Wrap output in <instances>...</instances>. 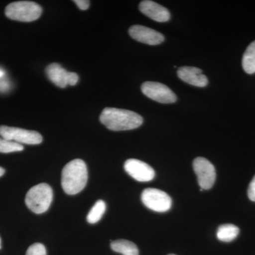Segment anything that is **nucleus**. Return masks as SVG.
Segmentation results:
<instances>
[{
    "mask_svg": "<svg viewBox=\"0 0 255 255\" xmlns=\"http://www.w3.org/2000/svg\"><path fill=\"white\" fill-rule=\"evenodd\" d=\"M101 123L114 131L132 130L142 125L141 116L132 111L117 108H105L101 114Z\"/></svg>",
    "mask_w": 255,
    "mask_h": 255,
    "instance_id": "nucleus-1",
    "label": "nucleus"
},
{
    "mask_svg": "<svg viewBox=\"0 0 255 255\" xmlns=\"http://www.w3.org/2000/svg\"><path fill=\"white\" fill-rule=\"evenodd\" d=\"M87 179L88 171L86 164L82 159L70 161L62 171V187L69 195H75L83 190Z\"/></svg>",
    "mask_w": 255,
    "mask_h": 255,
    "instance_id": "nucleus-2",
    "label": "nucleus"
},
{
    "mask_svg": "<svg viewBox=\"0 0 255 255\" xmlns=\"http://www.w3.org/2000/svg\"><path fill=\"white\" fill-rule=\"evenodd\" d=\"M53 196V190L50 185L42 183L29 189L25 198V203L32 212L41 214L49 209Z\"/></svg>",
    "mask_w": 255,
    "mask_h": 255,
    "instance_id": "nucleus-3",
    "label": "nucleus"
},
{
    "mask_svg": "<svg viewBox=\"0 0 255 255\" xmlns=\"http://www.w3.org/2000/svg\"><path fill=\"white\" fill-rule=\"evenodd\" d=\"M41 6L34 1H14L7 5L5 14L10 19L22 22L36 21L42 14Z\"/></svg>",
    "mask_w": 255,
    "mask_h": 255,
    "instance_id": "nucleus-4",
    "label": "nucleus"
},
{
    "mask_svg": "<svg viewBox=\"0 0 255 255\" xmlns=\"http://www.w3.org/2000/svg\"><path fill=\"white\" fill-rule=\"evenodd\" d=\"M0 136L6 140L27 145H38L43 141V137L38 132L6 126H0Z\"/></svg>",
    "mask_w": 255,
    "mask_h": 255,
    "instance_id": "nucleus-5",
    "label": "nucleus"
},
{
    "mask_svg": "<svg viewBox=\"0 0 255 255\" xmlns=\"http://www.w3.org/2000/svg\"><path fill=\"white\" fill-rule=\"evenodd\" d=\"M141 200L146 207L156 212H166L172 206V199L167 193L152 188L142 191Z\"/></svg>",
    "mask_w": 255,
    "mask_h": 255,
    "instance_id": "nucleus-6",
    "label": "nucleus"
},
{
    "mask_svg": "<svg viewBox=\"0 0 255 255\" xmlns=\"http://www.w3.org/2000/svg\"><path fill=\"white\" fill-rule=\"evenodd\" d=\"M198 183L203 190H208L214 186L216 181V169L214 164L204 157H196L193 162Z\"/></svg>",
    "mask_w": 255,
    "mask_h": 255,
    "instance_id": "nucleus-7",
    "label": "nucleus"
},
{
    "mask_svg": "<svg viewBox=\"0 0 255 255\" xmlns=\"http://www.w3.org/2000/svg\"><path fill=\"white\" fill-rule=\"evenodd\" d=\"M141 91L146 97L159 103L172 104L177 101L175 94L170 88L159 82H144L141 86Z\"/></svg>",
    "mask_w": 255,
    "mask_h": 255,
    "instance_id": "nucleus-8",
    "label": "nucleus"
},
{
    "mask_svg": "<svg viewBox=\"0 0 255 255\" xmlns=\"http://www.w3.org/2000/svg\"><path fill=\"white\" fill-rule=\"evenodd\" d=\"M124 169L130 177L138 182H150L155 175L153 168L139 159H128L124 164Z\"/></svg>",
    "mask_w": 255,
    "mask_h": 255,
    "instance_id": "nucleus-9",
    "label": "nucleus"
},
{
    "mask_svg": "<svg viewBox=\"0 0 255 255\" xmlns=\"http://www.w3.org/2000/svg\"><path fill=\"white\" fill-rule=\"evenodd\" d=\"M128 33L135 41L151 46L160 44L164 41V36L162 33L141 25L132 26L129 28Z\"/></svg>",
    "mask_w": 255,
    "mask_h": 255,
    "instance_id": "nucleus-10",
    "label": "nucleus"
},
{
    "mask_svg": "<svg viewBox=\"0 0 255 255\" xmlns=\"http://www.w3.org/2000/svg\"><path fill=\"white\" fill-rule=\"evenodd\" d=\"M139 9L142 14L157 22H166L170 18L168 9L153 1H141L139 4Z\"/></svg>",
    "mask_w": 255,
    "mask_h": 255,
    "instance_id": "nucleus-11",
    "label": "nucleus"
},
{
    "mask_svg": "<svg viewBox=\"0 0 255 255\" xmlns=\"http://www.w3.org/2000/svg\"><path fill=\"white\" fill-rule=\"evenodd\" d=\"M177 75L182 81L198 87H204L208 85L207 78L201 69L195 67L184 66L178 69Z\"/></svg>",
    "mask_w": 255,
    "mask_h": 255,
    "instance_id": "nucleus-12",
    "label": "nucleus"
},
{
    "mask_svg": "<svg viewBox=\"0 0 255 255\" xmlns=\"http://www.w3.org/2000/svg\"><path fill=\"white\" fill-rule=\"evenodd\" d=\"M46 74L50 81L56 86L60 88L68 86L69 72L66 71L59 64L52 63L48 65L46 68Z\"/></svg>",
    "mask_w": 255,
    "mask_h": 255,
    "instance_id": "nucleus-13",
    "label": "nucleus"
},
{
    "mask_svg": "<svg viewBox=\"0 0 255 255\" xmlns=\"http://www.w3.org/2000/svg\"><path fill=\"white\" fill-rule=\"evenodd\" d=\"M111 248L112 251L123 255H139L137 247L132 242L127 240H118L112 242Z\"/></svg>",
    "mask_w": 255,
    "mask_h": 255,
    "instance_id": "nucleus-14",
    "label": "nucleus"
},
{
    "mask_svg": "<svg viewBox=\"0 0 255 255\" xmlns=\"http://www.w3.org/2000/svg\"><path fill=\"white\" fill-rule=\"evenodd\" d=\"M240 229L233 224L221 225L218 229L217 238L219 241L229 243L236 239L239 235Z\"/></svg>",
    "mask_w": 255,
    "mask_h": 255,
    "instance_id": "nucleus-15",
    "label": "nucleus"
},
{
    "mask_svg": "<svg viewBox=\"0 0 255 255\" xmlns=\"http://www.w3.org/2000/svg\"><path fill=\"white\" fill-rule=\"evenodd\" d=\"M243 68L248 74L255 73V41L250 44L243 57Z\"/></svg>",
    "mask_w": 255,
    "mask_h": 255,
    "instance_id": "nucleus-16",
    "label": "nucleus"
},
{
    "mask_svg": "<svg viewBox=\"0 0 255 255\" xmlns=\"http://www.w3.org/2000/svg\"><path fill=\"white\" fill-rule=\"evenodd\" d=\"M106 204L102 200L97 201L95 205L90 210L87 216V222L90 224H95L100 221L106 211Z\"/></svg>",
    "mask_w": 255,
    "mask_h": 255,
    "instance_id": "nucleus-17",
    "label": "nucleus"
},
{
    "mask_svg": "<svg viewBox=\"0 0 255 255\" xmlns=\"http://www.w3.org/2000/svg\"><path fill=\"white\" fill-rule=\"evenodd\" d=\"M23 150V146L11 140L0 137V152L9 153V152H19Z\"/></svg>",
    "mask_w": 255,
    "mask_h": 255,
    "instance_id": "nucleus-18",
    "label": "nucleus"
},
{
    "mask_svg": "<svg viewBox=\"0 0 255 255\" xmlns=\"http://www.w3.org/2000/svg\"><path fill=\"white\" fill-rule=\"evenodd\" d=\"M26 255H46V249L41 243H34L28 248Z\"/></svg>",
    "mask_w": 255,
    "mask_h": 255,
    "instance_id": "nucleus-19",
    "label": "nucleus"
},
{
    "mask_svg": "<svg viewBox=\"0 0 255 255\" xmlns=\"http://www.w3.org/2000/svg\"><path fill=\"white\" fill-rule=\"evenodd\" d=\"M10 88H11V84L7 79L4 78L0 80V93L8 92Z\"/></svg>",
    "mask_w": 255,
    "mask_h": 255,
    "instance_id": "nucleus-20",
    "label": "nucleus"
},
{
    "mask_svg": "<svg viewBox=\"0 0 255 255\" xmlns=\"http://www.w3.org/2000/svg\"><path fill=\"white\" fill-rule=\"evenodd\" d=\"M248 194L249 199L255 202V176L248 187Z\"/></svg>",
    "mask_w": 255,
    "mask_h": 255,
    "instance_id": "nucleus-21",
    "label": "nucleus"
},
{
    "mask_svg": "<svg viewBox=\"0 0 255 255\" xmlns=\"http://www.w3.org/2000/svg\"><path fill=\"white\" fill-rule=\"evenodd\" d=\"M74 2L81 10H87L90 7V1L88 0H75Z\"/></svg>",
    "mask_w": 255,
    "mask_h": 255,
    "instance_id": "nucleus-22",
    "label": "nucleus"
},
{
    "mask_svg": "<svg viewBox=\"0 0 255 255\" xmlns=\"http://www.w3.org/2000/svg\"><path fill=\"white\" fill-rule=\"evenodd\" d=\"M79 76L78 74L75 73H70L68 74V85L74 86L78 83Z\"/></svg>",
    "mask_w": 255,
    "mask_h": 255,
    "instance_id": "nucleus-23",
    "label": "nucleus"
},
{
    "mask_svg": "<svg viewBox=\"0 0 255 255\" xmlns=\"http://www.w3.org/2000/svg\"><path fill=\"white\" fill-rule=\"evenodd\" d=\"M6 76V73H5L4 69H2L0 67V80L4 78Z\"/></svg>",
    "mask_w": 255,
    "mask_h": 255,
    "instance_id": "nucleus-24",
    "label": "nucleus"
},
{
    "mask_svg": "<svg viewBox=\"0 0 255 255\" xmlns=\"http://www.w3.org/2000/svg\"><path fill=\"white\" fill-rule=\"evenodd\" d=\"M4 169H3L2 167H0V177H1V176L4 175Z\"/></svg>",
    "mask_w": 255,
    "mask_h": 255,
    "instance_id": "nucleus-25",
    "label": "nucleus"
},
{
    "mask_svg": "<svg viewBox=\"0 0 255 255\" xmlns=\"http://www.w3.org/2000/svg\"><path fill=\"white\" fill-rule=\"evenodd\" d=\"M0 249H1V238H0Z\"/></svg>",
    "mask_w": 255,
    "mask_h": 255,
    "instance_id": "nucleus-26",
    "label": "nucleus"
},
{
    "mask_svg": "<svg viewBox=\"0 0 255 255\" xmlns=\"http://www.w3.org/2000/svg\"><path fill=\"white\" fill-rule=\"evenodd\" d=\"M172 255V254H171V255Z\"/></svg>",
    "mask_w": 255,
    "mask_h": 255,
    "instance_id": "nucleus-27",
    "label": "nucleus"
}]
</instances>
